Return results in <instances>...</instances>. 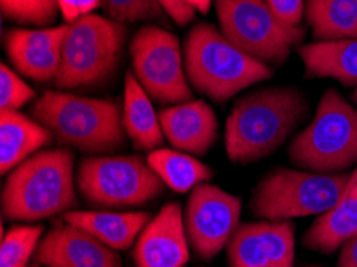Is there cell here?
<instances>
[{"instance_id": "cell-6", "label": "cell", "mask_w": 357, "mask_h": 267, "mask_svg": "<svg viewBox=\"0 0 357 267\" xmlns=\"http://www.w3.org/2000/svg\"><path fill=\"white\" fill-rule=\"evenodd\" d=\"M127 27L100 15H86L68 24L61 48V66L53 80L59 90L98 86L116 73Z\"/></svg>"}, {"instance_id": "cell-22", "label": "cell", "mask_w": 357, "mask_h": 267, "mask_svg": "<svg viewBox=\"0 0 357 267\" xmlns=\"http://www.w3.org/2000/svg\"><path fill=\"white\" fill-rule=\"evenodd\" d=\"M305 15L317 42L357 39V0H306Z\"/></svg>"}, {"instance_id": "cell-28", "label": "cell", "mask_w": 357, "mask_h": 267, "mask_svg": "<svg viewBox=\"0 0 357 267\" xmlns=\"http://www.w3.org/2000/svg\"><path fill=\"white\" fill-rule=\"evenodd\" d=\"M280 23L291 27L301 26L305 13V0H264Z\"/></svg>"}, {"instance_id": "cell-7", "label": "cell", "mask_w": 357, "mask_h": 267, "mask_svg": "<svg viewBox=\"0 0 357 267\" xmlns=\"http://www.w3.org/2000/svg\"><path fill=\"white\" fill-rule=\"evenodd\" d=\"M351 174L278 168L257 186L250 210L253 216L266 221L321 216L342 199Z\"/></svg>"}, {"instance_id": "cell-10", "label": "cell", "mask_w": 357, "mask_h": 267, "mask_svg": "<svg viewBox=\"0 0 357 267\" xmlns=\"http://www.w3.org/2000/svg\"><path fill=\"white\" fill-rule=\"evenodd\" d=\"M133 75L160 105H180L192 100L180 40L159 26H144L130 43Z\"/></svg>"}, {"instance_id": "cell-29", "label": "cell", "mask_w": 357, "mask_h": 267, "mask_svg": "<svg viewBox=\"0 0 357 267\" xmlns=\"http://www.w3.org/2000/svg\"><path fill=\"white\" fill-rule=\"evenodd\" d=\"M58 7L63 18L71 24L101 7V0H58Z\"/></svg>"}, {"instance_id": "cell-24", "label": "cell", "mask_w": 357, "mask_h": 267, "mask_svg": "<svg viewBox=\"0 0 357 267\" xmlns=\"http://www.w3.org/2000/svg\"><path fill=\"white\" fill-rule=\"evenodd\" d=\"M43 226H13L2 236L0 267H28L40 243Z\"/></svg>"}, {"instance_id": "cell-2", "label": "cell", "mask_w": 357, "mask_h": 267, "mask_svg": "<svg viewBox=\"0 0 357 267\" xmlns=\"http://www.w3.org/2000/svg\"><path fill=\"white\" fill-rule=\"evenodd\" d=\"M77 205L74 154L48 149L31 155L8 173L2 190V213L10 221L36 222L64 215Z\"/></svg>"}, {"instance_id": "cell-21", "label": "cell", "mask_w": 357, "mask_h": 267, "mask_svg": "<svg viewBox=\"0 0 357 267\" xmlns=\"http://www.w3.org/2000/svg\"><path fill=\"white\" fill-rule=\"evenodd\" d=\"M298 54L307 77H330L348 86L357 85V39L300 45Z\"/></svg>"}, {"instance_id": "cell-30", "label": "cell", "mask_w": 357, "mask_h": 267, "mask_svg": "<svg viewBox=\"0 0 357 267\" xmlns=\"http://www.w3.org/2000/svg\"><path fill=\"white\" fill-rule=\"evenodd\" d=\"M167 15L175 21L178 26H186L196 16V10L186 0H159Z\"/></svg>"}, {"instance_id": "cell-20", "label": "cell", "mask_w": 357, "mask_h": 267, "mask_svg": "<svg viewBox=\"0 0 357 267\" xmlns=\"http://www.w3.org/2000/svg\"><path fill=\"white\" fill-rule=\"evenodd\" d=\"M122 123L135 149L153 152L159 149L164 141L159 114L154 111L149 95L143 90L133 73L126 75Z\"/></svg>"}, {"instance_id": "cell-27", "label": "cell", "mask_w": 357, "mask_h": 267, "mask_svg": "<svg viewBox=\"0 0 357 267\" xmlns=\"http://www.w3.org/2000/svg\"><path fill=\"white\" fill-rule=\"evenodd\" d=\"M37 95L7 64L0 66V111H18Z\"/></svg>"}, {"instance_id": "cell-19", "label": "cell", "mask_w": 357, "mask_h": 267, "mask_svg": "<svg viewBox=\"0 0 357 267\" xmlns=\"http://www.w3.org/2000/svg\"><path fill=\"white\" fill-rule=\"evenodd\" d=\"M52 138L42 123L20 111H0V171L8 174Z\"/></svg>"}, {"instance_id": "cell-11", "label": "cell", "mask_w": 357, "mask_h": 267, "mask_svg": "<svg viewBox=\"0 0 357 267\" xmlns=\"http://www.w3.org/2000/svg\"><path fill=\"white\" fill-rule=\"evenodd\" d=\"M242 200L213 184H199L191 190L186 210L185 229L189 247L199 259H213L239 227Z\"/></svg>"}, {"instance_id": "cell-31", "label": "cell", "mask_w": 357, "mask_h": 267, "mask_svg": "<svg viewBox=\"0 0 357 267\" xmlns=\"http://www.w3.org/2000/svg\"><path fill=\"white\" fill-rule=\"evenodd\" d=\"M338 267H357V236L346 242L340 250Z\"/></svg>"}, {"instance_id": "cell-15", "label": "cell", "mask_w": 357, "mask_h": 267, "mask_svg": "<svg viewBox=\"0 0 357 267\" xmlns=\"http://www.w3.org/2000/svg\"><path fill=\"white\" fill-rule=\"evenodd\" d=\"M68 24L42 29H13L5 36V50L16 70L37 82H53L61 66Z\"/></svg>"}, {"instance_id": "cell-18", "label": "cell", "mask_w": 357, "mask_h": 267, "mask_svg": "<svg viewBox=\"0 0 357 267\" xmlns=\"http://www.w3.org/2000/svg\"><path fill=\"white\" fill-rule=\"evenodd\" d=\"M63 220L91 234L116 252H122L132 247L151 216L144 211H68Z\"/></svg>"}, {"instance_id": "cell-16", "label": "cell", "mask_w": 357, "mask_h": 267, "mask_svg": "<svg viewBox=\"0 0 357 267\" xmlns=\"http://www.w3.org/2000/svg\"><path fill=\"white\" fill-rule=\"evenodd\" d=\"M162 132L176 151L204 155L218 138V119L205 101H186L159 112Z\"/></svg>"}, {"instance_id": "cell-34", "label": "cell", "mask_w": 357, "mask_h": 267, "mask_svg": "<svg viewBox=\"0 0 357 267\" xmlns=\"http://www.w3.org/2000/svg\"><path fill=\"white\" fill-rule=\"evenodd\" d=\"M31 267H39V264H37V263H36L34 266H31Z\"/></svg>"}, {"instance_id": "cell-4", "label": "cell", "mask_w": 357, "mask_h": 267, "mask_svg": "<svg viewBox=\"0 0 357 267\" xmlns=\"http://www.w3.org/2000/svg\"><path fill=\"white\" fill-rule=\"evenodd\" d=\"M189 85L216 102H226L258 82L273 77L268 64L252 58L208 23L194 26L185 42Z\"/></svg>"}, {"instance_id": "cell-5", "label": "cell", "mask_w": 357, "mask_h": 267, "mask_svg": "<svg viewBox=\"0 0 357 267\" xmlns=\"http://www.w3.org/2000/svg\"><path fill=\"white\" fill-rule=\"evenodd\" d=\"M291 165L307 171L342 173L357 163V109L328 89L311 123L289 147Z\"/></svg>"}, {"instance_id": "cell-13", "label": "cell", "mask_w": 357, "mask_h": 267, "mask_svg": "<svg viewBox=\"0 0 357 267\" xmlns=\"http://www.w3.org/2000/svg\"><path fill=\"white\" fill-rule=\"evenodd\" d=\"M34 261L47 267H123L116 250L68 222L48 231Z\"/></svg>"}, {"instance_id": "cell-25", "label": "cell", "mask_w": 357, "mask_h": 267, "mask_svg": "<svg viewBox=\"0 0 357 267\" xmlns=\"http://www.w3.org/2000/svg\"><path fill=\"white\" fill-rule=\"evenodd\" d=\"M5 18L21 24L48 27L56 20L58 0H0Z\"/></svg>"}, {"instance_id": "cell-33", "label": "cell", "mask_w": 357, "mask_h": 267, "mask_svg": "<svg viewBox=\"0 0 357 267\" xmlns=\"http://www.w3.org/2000/svg\"><path fill=\"white\" fill-rule=\"evenodd\" d=\"M353 100H354V102L357 105V89H356V91H354V95H353Z\"/></svg>"}, {"instance_id": "cell-23", "label": "cell", "mask_w": 357, "mask_h": 267, "mask_svg": "<svg viewBox=\"0 0 357 267\" xmlns=\"http://www.w3.org/2000/svg\"><path fill=\"white\" fill-rule=\"evenodd\" d=\"M146 160L165 186L180 194L189 192L213 178V170L208 165L176 149H155L149 152Z\"/></svg>"}, {"instance_id": "cell-12", "label": "cell", "mask_w": 357, "mask_h": 267, "mask_svg": "<svg viewBox=\"0 0 357 267\" xmlns=\"http://www.w3.org/2000/svg\"><path fill=\"white\" fill-rule=\"evenodd\" d=\"M226 248L231 267H295V226L290 221L245 222Z\"/></svg>"}, {"instance_id": "cell-35", "label": "cell", "mask_w": 357, "mask_h": 267, "mask_svg": "<svg viewBox=\"0 0 357 267\" xmlns=\"http://www.w3.org/2000/svg\"><path fill=\"white\" fill-rule=\"evenodd\" d=\"M307 267H317V266H307Z\"/></svg>"}, {"instance_id": "cell-32", "label": "cell", "mask_w": 357, "mask_h": 267, "mask_svg": "<svg viewBox=\"0 0 357 267\" xmlns=\"http://www.w3.org/2000/svg\"><path fill=\"white\" fill-rule=\"evenodd\" d=\"M186 2L191 5L196 12L202 15H207L210 7H212V0H186Z\"/></svg>"}, {"instance_id": "cell-3", "label": "cell", "mask_w": 357, "mask_h": 267, "mask_svg": "<svg viewBox=\"0 0 357 267\" xmlns=\"http://www.w3.org/2000/svg\"><path fill=\"white\" fill-rule=\"evenodd\" d=\"M32 116L58 143L86 154H111L126 144L127 133L117 101L50 90L32 106Z\"/></svg>"}, {"instance_id": "cell-9", "label": "cell", "mask_w": 357, "mask_h": 267, "mask_svg": "<svg viewBox=\"0 0 357 267\" xmlns=\"http://www.w3.org/2000/svg\"><path fill=\"white\" fill-rule=\"evenodd\" d=\"M77 186L93 206H138L154 200L164 181L138 155H95L80 162Z\"/></svg>"}, {"instance_id": "cell-26", "label": "cell", "mask_w": 357, "mask_h": 267, "mask_svg": "<svg viewBox=\"0 0 357 267\" xmlns=\"http://www.w3.org/2000/svg\"><path fill=\"white\" fill-rule=\"evenodd\" d=\"M101 8L117 23L159 21L165 23L167 12L159 0H101Z\"/></svg>"}, {"instance_id": "cell-8", "label": "cell", "mask_w": 357, "mask_h": 267, "mask_svg": "<svg viewBox=\"0 0 357 267\" xmlns=\"http://www.w3.org/2000/svg\"><path fill=\"white\" fill-rule=\"evenodd\" d=\"M215 7L226 39L268 66L285 63L306 36L301 26L280 23L264 0H215Z\"/></svg>"}, {"instance_id": "cell-17", "label": "cell", "mask_w": 357, "mask_h": 267, "mask_svg": "<svg viewBox=\"0 0 357 267\" xmlns=\"http://www.w3.org/2000/svg\"><path fill=\"white\" fill-rule=\"evenodd\" d=\"M357 236V168L337 204L307 229L303 245L311 252L333 253Z\"/></svg>"}, {"instance_id": "cell-14", "label": "cell", "mask_w": 357, "mask_h": 267, "mask_svg": "<svg viewBox=\"0 0 357 267\" xmlns=\"http://www.w3.org/2000/svg\"><path fill=\"white\" fill-rule=\"evenodd\" d=\"M189 259L185 215L180 204H167L148 222L133 248L137 267H183Z\"/></svg>"}, {"instance_id": "cell-1", "label": "cell", "mask_w": 357, "mask_h": 267, "mask_svg": "<svg viewBox=\"0 0 357 267\" xmlns=\"http://www.w3.org/2000/svg\"><path fill=\"white\" fill-rule=\"evenodd\" d=\"M310 112L306 95L294 86H271L239 98L226 121L229 160L252 163L282 146Z\"/></svg>"}]
</instances>
